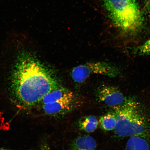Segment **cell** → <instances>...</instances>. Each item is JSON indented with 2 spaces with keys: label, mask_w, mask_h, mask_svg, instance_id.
Masks as SVG:
<instances>
[{
  "label": "cell",
  "mask_w": 150,
  "mask_h": 150,
  "mask_svg": "<svg viewBox=\"0 0 150 150\" xmlns=\"http://www.w3.org/2000/svg\"><path fill=\"white\" fill-rule=\"evenodd\" d=\"M114 109L117 120L114 130L118 136L144 137L149 132V120L134 100Z\"/></svg>",
  "instance_id": "cell-3"
},
{
  "label": "cell",
  "mask_w": 150,
  "mask_h": 150,
  "mask_svg": "<svg viewBox=\"0 0 150 150\" xmlns=\"http://www.w3.org/2000/svg\"><path fill=\"white\" fill-rule=\"evenodd\" d=\"M114 25L122 32L133 35L142 29L143 19L136 0H103Z\"/></svg>",
  "instance_id": "cell-2"
},
{
  "label": "cell",
  "mask_w": 150,
  "mask_h": 150,
  "mask_svg": "<svg viewBox=\"0 0 150 150\" xmlns=\"http://www.w3.org/2000/svg\"><path fill=\"white\" fill-rule=\"evenodd\" d=\"M96 97L99 102L113 109L133 100L125 96L117 87L110 85L100 86L97 90Z\"/></svg>",
  "instance_id": "cell-5"
},
{
  "label": "cell",
  "mask_w": 150,
  "mask_h": 150,
  "mask_svg": "<svg viewBox=\"0 0 150 150\" xmlns=\"http://www.w3.org/2000/svg\"><path fill=\"white\" fill-rule=\"evenodd\" d=\"M11 91L19 104L31 108L59 85L53 74L30 52H20L11 78Z\"/></svg>",
  "instance_id": "cell-1"
},
{
  "label": "cell",
  "mask_w": 150,
  "mask_h": 150,
  "mask_svg": "<svg viewBox=\"0 0 150 150\" xmlns=\"http://www.w3.org/2000/svg\"><path fill=\"white\" fill-rule=\"evenodd\" d=\"M120 73L119 69L111 64L104 61L93 62L75 67L71 72V76L76 83H81L93 74L114 78Z\"/></svg>",
  "instance_id": "cell-4"
},
{
  "label": "cell",
  "mask_w": 150,
  "mask_h": 150,
  "mask_svg": "<svg viewBox=\"0 0 150 150\" xmlns=\"http://www.w3.org/2000/svg\"><path fill=\"white\" fill-rule=\"evenodd\" d=\"M98 124L100 128L105 131L114 130L117 125V120L114 113H108L101 117Z\"/></svg>",
  "instance_id": "cell-11"
},
{
  "label": "cell",
  "mask_w": 150,
  "mask_h": 150,
  "mask_svg": "<svg viewBox=\"0 0 150 150\" xmlns=\"http://www.w3.org/2000/svg\"><path fill=\"white\" fill-rule=\"evenodd\" d=\"M0 150H12L7 149H0Z\"/></svg>",
  "instance_id": "cell-15"
},
{
  "label": "cell",
  "mask_w": 150,
  "mask_h": 150,
  "mask_svg": "<svg viewBox=\"0 0 150 150\" xmlns=\"http://www.w3.org/2000/svg\"><path fill=\"white\" fill-rule=\"evenodd\" d=\"M97 143L95 140L89 135L77 137L72 141L71 150H95Z\"/></svg>",
  "instance_id": "cell-8"
},
{
  "label": "cell",
  "mask_w": 150,
  "mask_h": 150,
  "mask_svg": "<svg viewBox=\"0 0 150 150\" xmlns=\"http://www.w3.org/2000/svg\"><path fill=\"white\" fill-rule=\"evenodd\" d=\"M74 96L57 102L42 105V111L46 115L58 116L64 115L78 107L79 102Z\"/></svg>",
  "instance_id": "cell-6"
},
{
  "label": "cell",
  "mask_w": 150,
  "mask_h": 150,
  "mask_svg": "<svg viewBox=\"0 0 150 150\" xmlns=\"http://www.w3.org/2000/svg\"><path fill=\"white\" fill-rule=\"evenodd\" d=\"M98 122L96 117L93 115L86 116L79 120L78 126L79 130L87 133H92L97 129Z\"/></svg>",
  "instance_id": "cell-9"
},
{
  "label": "cell",
  "mask_w": 150,
  "mask_h": 150,
  "mask_svg": "<svg viewBox=\"0 0 150 150\" xmlns=\"http://www.w3.org/2000/svg\"><path fill=\"white\" fill-rule=\"evenodd\" d=\"M149 143L145 137H131L127 141L125 150H149Z\"/></svg>",
  "instance_id": "cell-10"
},
{
  "label": "cell",
  "mask_w": 150,
  "mask_h": 150,
  "mask_svg": "<svg viewBox=\"0 0 150 150\" xmlns=\"http://www.w3.org/2000/svg\"><path fill=\"white\" fill-rule=\"evenodd\" d=\"M136 53L138 55L144 56L150 54V39L142 44L138 47L136 50Z\"/></svg>",
  "instance_id": "cell-12"
},
{
  "label": "cell",
  "mask_w": 150,
  "mask_h": 150,
  "mask_svg": "<svg viewBox=\"0 0 150 150\" xmlns=\"http://www.w3.org/2000/svg\"><path fill=\"white\" fill-rule=\"evenodd\" d=\"M75 96L72 92L59 85L50 91L43 97L41 105L53 103L62 99L70 98Z\"/></svg>",
  "instance_id": "cell-7"
},
{
  "label": "cell",
  "mask_w": 150,
  "mask_h": 150,
  "mask_svg": "<svg viewBox=\"0 0 150 150\" xmlns=\"http://www.w3.org/2000/svg\"><path fill=\"white\" fill-rule=\"evenodd\" d=\"M147 8L150 22V1L148 2L147 5Z\"/></svg>",
  "instance_id": "cell-14"
},
{
  "label": "cell",
  "mask_w": 150,
  "mask_h": 150,
  "mask_svg": "<svg viewBox=\"0 0 150 150\" xmlns=\"http://www.w3.org/2000/svg\"><path fill=\"white\" fill-rule=\"evenodd\" d=\"M40 150H51V149L48 144L45 142H44L41 145Z\"/></svg>",
  "instance_id": "cell-13"
}]
</instances>
